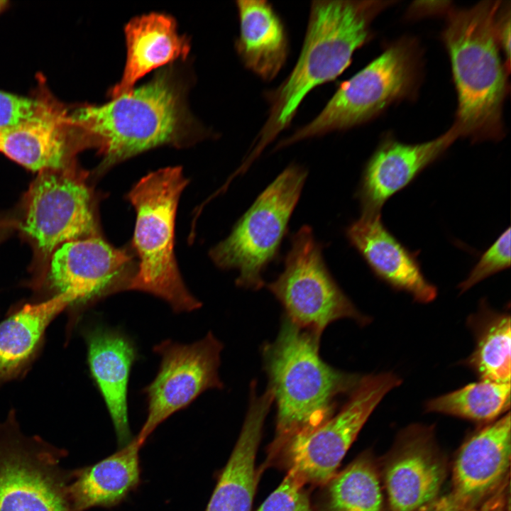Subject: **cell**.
Here are the masks:
<instances>
[{"mask_svg":"<svg viewBox=\"0 0 511 511\" xmlns=\"http://www.w3.org/2000/svg\"><path fill=\"white\" fill-rule=\"evenodd\" d=\"M468 324L475 338V348L466 365L480 380L510 383V316L490 308L485 300Z\"/></svg>","mask_w":511,"mask_h":511,"instance_id":"obj_26","label":"cell"},{"mask_svg":"<svg viewBox=\"0 0 511 511\" xmlns=\"http://www.w3.org/2000/svg\"><path fill=\"white\" fill-rule=\"evenodd\" d=\"M249 407L238 441L205 511H251L258 482L256 457L265 419L273 402L269 388L261 395L251 385Z\"/></svg>","mask_w":511,"mask_h":511,"instance_id":"obj_20","label":"cell"},{"mask_svg":"<svg viewBox=\"0 0 511 511\" xmlns=\"http://www.w3.org/2000/svg\"><path fill=\"white\" fill-rule=\"evenodd\" d=\"M460 136L455 126L432 141L407 144L382 141L365 165L356 193L362 214H381L384 204L410 185Z\"/></svg>","mask_w":511,"mask_h":511,"instance_id":"obj_16","label":"cell"},{"mask_svg":"<svg viewBox=\"0 0 511 511\" xmlns=\"http://www.w3.org/2000/svg\"><path fill=\"white\" fill-rule=\"evenodd\" d=\"M305 485L295 473L288 471L256 511H314Z\"/></svg>","mask_w":511,"mask_h":511,"instance_id":"obj_29","label":"cell"},{"mask_svg":"<svg viewBox=\"0 0 511 511\" xmlns=\"http://www.w3.org/2000/svg\"><path fill=\"white\" fill-rule=\"evenodd\" d=\"M88 145L69 114L49 101L35 116L0 131V152L39 172L67 168L74 151Z\"/></svg>","mask_w":511,"mask_h":511,"instance_id":"obj_17","label":"cell"},{"mask_svg":"<svg viewBox=\"0 0 511 511\" xmlns=\"http://www.w3.org/2000/svg\"><path fill=\"white\" fill-rule=\"evenodd\" d=\"M67 451L23 434L11 410L0 422V511H74Z\"/></svg>","mask_w":511,"mask_h":511,"instance_id":"obj_7","label":"cell"},{"mask_svg":"<svg viewBox=\"0 0 511 511\" xmlns=\"http://www.w3.org/2000/svg\"><path fill=\"white\" fill-rule=\"evenodd\" d=\"M400 383L390 372L361 376L336 414L312 432L288 441L265 467L279 465L306 485H322L336 473L375 407Z\"/></svg>","mask_w":511,"mask_h":511,"instance_id":"obj_9","label":"cell"},{"mask_svg":"<svg viewBox=\"0 0 511 511\" xmlns=\"http://www.w3.org/2000/svg\"><path fill=\"white\" fill-rule=\"evenodd\" d=\"M392 1H314L304 40L289 76L269 96V116L248 158L253 160L291 123L315 87L339 76L370 35V25Z\"/></svg>","mask_w":511,"mask_h":511,"instance_id":"obj_1","label":"cell"},{"mask_svg":"<svg viewBox=\"0 0 511 511\" xmlns=\"http://www.w3.org/2000/svg\"><path fill=\"white\" fill-rule=\"evenodd\" d=\"M180 91L170 74L114 98L101 106H80L69 114L91 145L103 154L106 168L182 136L185 114Z\"/></svg>","mask_w":511,"mask_h":511,"instance_id":"obj_4","label":"cell"},{"mask_svg":"<svg viewBox=\"0 0 511 511\" xmlns=\"http://www.w3.org/2000/svg\"><path fill=\"white\" fill-rule=\"evenodd\" d=\"M501 6L499 1H485L452 11L443 33L458 94L453 126L460 136L473 141L502 136L507 69L502 63L498 40Z\"/></svg>","mask_w":511,"mask_h":511,"instance_id":"obj_3","label":"cell"},{"mask_svg":"<svg viewBox=\"0 0 511 511\" xmlns=\"http://www.w3.org/2000/svg\"><path fill=\"white\" fill-rule=\"evenodd\" d=\"M319 337L285 316L275 340L263 347L264 368L277 407L276 429L265 461L290 439L307 434L334 415L339 396L361 376L335 369L319 353Z\"/></svg>","mask_w":511,"mask_h":511,"instance_id":"obj_2","label":"cell"},{"mask_svg":"<svg viewBox=\"0 0 511 511\" xmlns=\"http://www.w3.org/2000/svg\"><path fill=\"white\" fill-rule=\"evenodd\" d=\"M446 476L432 429L408 427L387 455L380 473L388 511H425L438 499Z\"/></svg>","mask_w":511,"mask_h":511,"instance_id":"obj_13","label":"cell"},{"mask_svg":"<svg viewBox=\"0 0 511 511\" xmlns=\"http://www.w3.org/2000/svg\"><path fill=\"white\" fill-rule=\"evenodd\" d=\"M222 348L211 331L190 344L165 340L154 346L161 361L155 378L143 390L147 417L135 438L141 446L170 416L187 407L204 391L222 388L218 373Z\"/></svg>","mask_w":511,"mask_h":511,"instance_id":"obj_11","label":"cell"},{"mask_svg":"<svg viewBox=\"0 0 511 511\" xmlns=\"http://www.w3.org/2000/svg\"><path fill=\"white\" fill-rule=\"evenodd\" d=\"M450 1H414L410 7L412 16H425L436 13L449 7Z\"/></svg>","mask_w":511,"mask_h":511,"instance_id":"obj_33","label":"cell"},{"mask_svg":"<svg viewBox=\"0 0 511 511\" xmlns=\"http://www.w3.org/2000/svg\"><path fill=\"white\" fill-rule=\"evenodd\" d=\"M67 295L28 304L0 323V385L16 377L33 357L46 328L67 307Z\"/></svg>","mask_w":511,"mask_h":511,"instance_id":"obj_24","label":"cell"},{"mask_svg":"<svg viewBox=\"0 0 511 511\" xmlns=\"http://www.w3.org/2000/svg\"><path fill=\"white\" fill-rule=\"evenodd\" d=\"M7 4V1L0 0V13L6 8Z\"/></svg>","mask_w":511,"mask_h":511,"instance_id":"obj_34","label":"cell"},{"mask_svg":"<svg viewBox=\"0 0 511 511\" xmlns=\"http://www.w3.org/2000/svg\"><path fill=\"white\" fill-rule=\"evenodd\" d=\"M127 60L121 80L111 90L112 99L133 89L151 70L187 56L189 45L177 32L175 21L160 13L132 19L125 28Z\"/></svg>","mask_w":511,"mask_h":511,"instance_id":"obj_21","label":"cell"},{"mask_svg":"<svg viewBox=\"0 0 511 511\" xmlns=\"http://www.w3.org/2000/svg\"><path fill=\"white\" fill-rule=\"evenodd\" d=\"M141 447L134 438L110 456L74 470L69 485L74 511L113 507L123 500L140 482Z\"/></svg>","mask_w":511,"mask_h":511,"instance_id":"obj_23","label":"cell"},{"mask_svg":"<svg viewBox=\"0 0 511 511\" xmlns=\"http://www.w3.org/2000/svg\"><path fill=\"white\" fill-rule=\"evenodd\" d=\"M510 406V383L489 380L467 385L429 400L427 412H438L476 422L490 423L507 413Z\"/></svg>","mask_w":511,"mask_h":511,"instance_id":"obj_27","label":"cell"},{"mask_svg":"<svg viewBox=\"0 0 511 511\" xmlns=\"http://www.w3.org/2000/svg\"><path fill=\"white\" fill-rule=\"evenodd\" d=\"M417 77L414 46L408 40L400 41L343 82L312 121L278 147L361 124L391 102L407 95Z\"/></svg>","mask_w":511,"mask_h":511,"instance_id":"obj_8","label":"cell"},{"mask_svg":"<svg viewBox=\"0 0 511 511\" xmlns=\"http://www.w3.org/2000/svg\"><path fill=\"white\" fill-rule=\"evenodd\" d=\"M267 287L292 324L319 338L329 324L340 319L369 322L331 277L322 246L308 226L292 236L284 270Z\"/></svg>","mask_w":511,"mask_h":511,"instance_id":"obj_10","label":"cell"},{"mask_svg":"<svg viewBox=\"0 0 511 511\" xmlns=\"http://www.w3.org/2000/svg\"><path fill=\"white\" fill-rule=\"evenodd\" d=\"M510 266V228L505 230L481 256L466 279L458 285L464 292L484 279Z\"/></svg>","mask_w":511,"mask_h":511,"instance_id":"obj_28","label":"cell"},{"mask_svg":"<svg viewBox=\"0 0 511 511\" xmlns=\"http://www.w3.org/2000/svg\"><path fill=\"white\" fill-rule=\"evenodd\" d=\"M23 231L45 255L62 244L97 236L90 192L67 168L40 172L28 197Z\"/></svg>","mask_w":511,"mask_h":511,"instance_id":"obj_12","label":"cell"},{"mask_svg":"<svg viewBox=\"0 0 511 511\" xmlns=\"http://www.w3.org/2000/svg\"><path fill=\"white\" fill-rule=\"evenodd\" d=\"M498 40L506 57L510 69V6H501L497 24Z\"/></svg>","mask_w":511,"mask_h":511,"instance_id":"obj_32","label":"cell"},{"mask_svg":"<svg viewBox=\"0 0 511 511\" xmlns=\"http://www.w3.org/2000/svg\"><path fill=\"white\" fill-rule=\"evenodd\" d=\"M382 485L375 460L362 454L321 485L314 511H385Z\"/></svg>","mask_w":511,"mask_h":511,"instance_id":"obj_25","label":"cell"},{"mask_svg":"<svg viewBox=\"0 0 511 511\" xmlns=\"http://www.w3.org/2000/svg\"><path fill=\"white\" fill-rule=\"evenodd\" d=\"M507 486L488 500L478 511H506ZM425 511H463L454 505L446 496L438 498Z\"/></svg>","mask_w":511,"mask_h":511,"instance_id":"obj_31","label":"cell"},{"mask_svg":"<svg viewBox=\"0 0 511 511\" xmlns=\"http://www.w3.org/2000/svg\"><path fill=\"white\" fill-rule=\"evenodd\" d=\"M306 177L302 167H287L257 197L229 236L211 250L219 267L238 270L237 285L251 290L264 285L262 274L278 255Z\"/></svg>","mask_w":511,"mask_h":511,"instance_id":"obj_6","label":"cell"},{"mask_svg":"<svg viewBox=\"0 0 511 511\" xmlns=\"http://www.w3.org/2000/svg\"><path fill=\"white\" fill-rule=\"evenodd\" d=\"M187 182L180 167H168L142 177L128 195L136 212L133 242L139 264L126 290L160 297L176 313L202 305L185 287L174 253L177 207Z\"/></svg>","mask_w":511,"mask_h":511,"instance_id":"obj_5","label":"cell"},{"mask_svg":"<svg viewBox=\"0 0 511 511\" xmlns=\"http://www.w3.org/2000/svg\"><path fill=\"white\" fill-rule=\"evenodd\" d=\"M6 226L0 224V241L2 238L3 235L6 232Z\"/></svg>","mask_w":511,"mask_h":511,"instance_id":"obj_35","label":"cell"},{"mask_svg":"<svg viewBox=\"0 0 511 511\" xmlns=\"http://www.w3.org/2000/svg\"><path fill=\"white\" fill-rule=\"evenodd\" d=\"M131 258L96 236L67 242L52 256L48 280L57 294L84 302L120 290L131 278Z\"/></svg>","mask_w":511,"mask_h":511,"instance_id":"obj_15","label":"cell"},{"mask_svg":"<svg viewBox=\"0 0 511 511\" xmlns=\"http://www.w3.org/2000/svg\"><path fill=\"white\" fill-rule=\"evenodd\" d=\"M510 414L488 423L461 446L454 463L446 498L463 511H478L508 485Z\"/></svg>","mask_w":511,"mask_h":511,"instance_id":"obj_14","label":"cell"},{"mask_svg":"<svg viewBox=\"0 0 511 511\" xmlns=\"http://www.w3.org/2000/svg\"><path fill=\"white\" fill-rule=\"evenodd\" d=\"M239 17L237 53L244 66L265 81L275 78L288 55V38L284 23L265 0L236 1Z\"/></svg>","mask_w":511,"mask_h":511,"instance_id":"obj_22","label":"cell"},{"mask_svg":"<svg viewBox=\"0 0 511 511\" xmlns=\"http://www.w3.org/2000/svg\"><path fill=\"white\" fill-rule=\"evenodd\" d=\"M89 370L112 420L119 446L133 439L128 418V385L137 358L133 342L119 330L96 326L84 333Z\"/></svg>","mask_w":511,"mask_h":511,"instance_id":"obj_19","label":"cell"},{"mask_svg":"<svg viewBox=\"0 0 511 511\" xmlns=\"http://www.w3.org/2000/svg\"><path fill=\"white\" fill-rule=\"evenodd\" d=\"M346 233L351 244L380 280L394 290L408 293L420 303L436 298L437 289L424 277L417 255L388 231L381 214H362Z\"/></svg>","mask_w":511,"mask_h":511,"instance_id":"obj_18","label":"cell"},{"mask_svg":"<svg viewBox=\"0 0 511 511\" xmlns=\"http://www.w3.org/2000/svg\"><path fill=\"white\" fill-rule=\"evenodd\" d=\"M48 101L28 98L0 90V131L39 114Z\"/></svg>","mask_w":511,"mask_h":511,"instance_id":"obj_30","label":"cell"}]
</instances>
